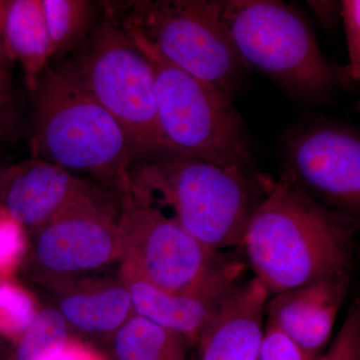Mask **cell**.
Here are the masks:
<instances>
[{
  "mask_svg": "<svg viewBox=\"0 0 360 360\" xmlns=\"http://www.w3.org/2000/svg\"><path fill=\"white\" fill-rule=\"evenodd\" d=\"M262 198L243 245L269 295L349 272L359 219L324 205L286 170L255 172Z\"/></svg>",
  "mask_w": 360,
  "mask_h": 360,
  "instance_id": "obj_1",
  "label": "cell"
},
{
  "mask_svg": "<svg viewBox=\"0 0 360 360\" xmlns=\"http://www.w3.org/2000/svg\"><path fill=\"white\" fill-rule=\"evenodd\" d=\"M30 92L32 158L89 175L118 200L129 193L134 146L72 70L46 66Z\"/></svg>",
  "mask_w": 360,
  "mask_h": 360,
  "instance_id": "obj_2",
  "label": "cell"
},
{
  "mask_svg": "<svg viewBox=\"0 0 360 360\" xmlns=\"http://www.w3.org/2000/svg\"><path fill=\"white\" fill-rule=\"evenodd\" d=\"M129 193L153 206L214 252L243 245L262 198L257 179L198 158L160 155L129 169Z\"/></svg>",
  "mask_w": 360,
  "mask_h": 360,
  "instance_id": "obj_3",
  "label": "cell"
},
{
  "mask_svg": "<svg viewBox=\"0 0 360 360\" xmlns=\"http://www.w3.org/2000/svg\"><path fill=\"white\" fill-rule=\"evenodd\" d=\"M123 30L153 68L158 125L174 155L255 176L250 139L231 94L172 65L136 32Z\"/></svg>",
  "mask_w": 360,
  "mask_h": 360,
  "instance_id": "obj_4",
  "label": "cell"
},
{
  "mask_svg": "<svg viewBox=\"0 0 360 360\" xmlns=\"http://www.w3.org/2000/svg\"><path fill=\"white\" fill-rule=\"evenodd\" d=\"M225 33L246 70L267 77L303 98L331 91L338 73L323 56L309 22L277 0H222Z\"/></svg>",
  "mask_w": 360,
  "mask_h": 360,
  "instance_id": "obj_5",
  "label": "cell"
},
{
  "mask_svg": "<svg viewBox=\"0 0 360 360\" xmlns=\"http://www.w3.org/2000/svg\"><path fill=\"white\" fill-rule=\"evenodd\" d=\"M120 11L118 25L170 63L231 94L236 89L246 68L222 25V0H139Z\"/></svg>",
  "mask_w": 360,
  "mask_h": 360,
  "instance_id": "obj_6",
  "label": "cell"
},
{
  "mask_svg": "<svg viewBox=\"0 0 360 360\" xmlns=\"http://www.w3.org/2000/svg\"><path fill=\"white\" fill-rule=\"evenodd\" d=\"M72 71L124 130L134 160L174 155L158 125L153 68L117 21L106 18L99 23L79 68Z\"/></svg>",
  "mask_w": 360,
  "mask_h": 360,
  "instance_id": "obj_7",
  "label": "cell"
},
{
  "mask_svg": "<svg viewBox=\"0 0 360 360\" xmlns=\"http://www.w3.org/2000/svg\"><path fill=\"white\" fill-rule=\"evenodd\" d=\"M120 270L169 293L200 288L229 258L200 245L153 206L131 193L120 198Z\"/></svg>",
  "mask_w": 360,
  "mask_h": 360,
  "instance_id": "obj_8",
  "label": "cell"
},
{
  "mask_svg": "<svg viewBox=\"0 0 360 360\" xmlns=\"http://www.w3.org/2000/svg\"><path fill=\"white\" fill-rule=\"evenodd\" d=\"M120 203L68 213L30 232L21 265L37 284L113 274L120 269Z\"/></svg>",
  "mask_w": 360,
  "mask_h": 360,
  "instance_id": "obj_9",
  "label": "cell"
},
{
  "mask_svg": "<svg viewBox=\"0 0 360 360\" xmlns=\"http://www.w3.org/2000/svg\"><path fill=\"white\" fill-rule=\"evenodd\" d=\"M284 170L324 205L359 214L360 141L352 130L321 125L293 135Z\"/></svg>",
  "mask_w": 360,
  "mask_h": 360,
  "instance_id": "obj_10",
  "label": "cell"
},
{
  "mask_svg": "<svg viewBox=\"0 0 360 360\" xmlns=\"http://www.w3.org/2000/svg\"><path fill=\"white\" fill-rule=\"evenodd\" d=\"M120 200L65 168L32 158L13 165L2 207L28 233L68 213Z\"/></svg>",
  "mask_w": 360,
  "mask_h": 360,
  "instance_id": "obj_11",
  "label": "cell"
},
{
  "mask_svg": "<svg viewBox=\"0 0 360 360\" xmlns=\"http://www.w3.org/2000/svg\"><path fill=\"white\" fill-rule=\"evenodd\" d=\"M243 270V262L229 258L202 285L184 293L167 292L122 270L120 274L129 290L134 314L196 345L202 331L238 285Z\"/></svg>",
  "mask_w": 360,
  "mask_h": 360,
  "instance_id": "obj_12",
  "label": "cell"
},
{
  "mask_svg": "<svg viewBox=\"0 0 360 360\" xmlns=\"http://www.w3.org/2000/svg\"><path fill=\"white\" fill-rule=\"evenodd\" d=\"M348 281L349 272H345L274 295L265 304L267 324L314 360L330 338Z\"/></svg>",
  "mask_w": 360,
  "mask_h": 360,
  "instance_id": "obj_13",
  "label": "cell"
},
{
  "mask_svg": "<svg viewBox=\"0 0 360 360\" xmlns=\"http://www.w3.org/2000/svg\"><path fill=\"white\" fill-rule=\"evenodd\" d=\"M68 328L85 335L115 333L134 314L129 290L120 274H104L39 284Z\"/></svg>",
  "mask_w": 360,
  "mask_h": 360,
  "instance_id": "obj_14",
  "label": "cell"
},
{
  "mask_svg": "<svg viewBox=\"0 0 360 360\" xmlns=\"http://www.w3.org/2000/svg\"><path fill=\"white\" fill-rule=\"evenodd\" d=\"M269 296L257 277L238 283L201 333L198 360H257Z\"/></svg>",
  "mask_w": 360,
  "mask_h": 360,
  "instance_id": "obj_15",
  "label": "cell"
},
{
  "mask_svg": "<svg viewBox=\"0 0 360 360\" xmlns=\"http://www.w3.org/2000/svg\"><path fill=\"white\" fill-rule=\"evenodd\" d=\"M2 44L7 58L20 63L32 91L51 56L41 0H6Z\"/></svg>",
  "mask_w": 360,
  "mask_h": 360,
  "instance_id": "obj_16",
  "label": "cell"
},
{
  "mask_svg": "<svg viewBox=\"0 0 360 360\" xmlns=\"http://www.w3.org/2000/svg\"><path fill=\"white\" fill-rule=\"evenodd\" d=\"M116 360H184V336L132 314L115 333Z\"/></svg>",
  "mask_w": 360,
  "mask_h": 360,
  "instance_id": "obj_17",
  "label": "cell"
},
{
  "mask_svg": "<svg viewBox=\"0 0 360 360\" xmlns=\"http://www.w3.org/2000/svg\"><path fill=\"white\" fill-rule=\"evenodd\" d=\"M51 56L75 49L82 42L94 15L86 0H41Z\"/></svg>",
  "mask_w": 360,
  "mask_h": 360,
  "instance_id": "obj_18",
  "label": "cell"
},
{
  "mask_svg": "<svg viewBox=\"0 0 360 360\" xmlns=\"http://www.w3.org/2000/svg\"><path fill=\"white\" fill-rule=\"evenodd\" d=\"M68 326L58 310L40 309L18 341L15 360H52L68 345Z\"/></svg>",
  "mask_w": 360,
  "mask_h": 360,
  "instance_id": "obj_19",
  "label": "cell"
},
{
  "mask_svg": "<svg viewBox=\"0 0 360 360\" xmlns=\"http://www.w3.org/2000/svg\"><path fill=\"white\" fill-rule=\"evenodd\" d=\"M40 309L32 296L11 277L0 278V335L18 341Z\"/></svg>",
  "mask_w": 360,
  "mask_h": 360,
  "instance_id": "obj_20",
  "label": "cell"
},
{
  "mask_svg": "<svg viewBox=\"0 0 360 360\" xmlns=\"http://www.w3.org/2000/svg\"><path fill=\"white\" fill-rule=\"evenodd\" d=\"M11 63L4 52L0 56V153L15 141L20 129V108L14 91Z\"/></svg>",
  "mask_w": 360,
  "mask_h": 360,
  "instance_id": "obj_21",
  "label": "cell"
},
{
  "mask_svg": "<svg viewBox=\"0 0 360 360\" xmlns=\"http://www.w3.org/2000/svg\"><path fill=\"white\" fill-rule=\"evenodd\" d=\"M26 250V231L2 207L0 210V278L13 276L22 264Z\"/></svg>",
  "mask_w": 360,
  "mask_h": 360,
  "instance_id": "obj_22",
  "label": "cell"
},
{
  "mask_svg": "<svg viewBox=\"0 0 360 360\" xmlns=\"http://www.w3.org/2000/svg\"><path fill=\"white\" fill-rule=\"evenodd\" d=\"M314 360H360V310L354 304L326 354Z\"/></svg>",
  "mask_w": 360,
  "mask_h": 360,
  "instance_id": "obj_23",
  "label": "cell"
},
{
  "mask_svg": "<svg viewBox=\"0 0 360 360\" xmlns=\"http://www.w3.org/2000/svg\"><path fill=\"white\" fill-rule=\"evenodd\" d=\"M340 15L345 26L348 54L347 77L354 82L360 79V1L342 0Z\"/></svg>",
  "mask_w": 360,
  "mask_h": 360,
  "instance_id": "obj_24",
  "label": "cell"
},
{
  "mask_svg": "<svg viewBox=\"0 0 360 360\" xmlns=\"http://www.w3.org/2000/svg\"><path fill=\"white\" fill-rule=\"evenodd\" d=\"M257 360H309L284 333L267 324Z\"/></svg>",
  "mask_w": 360,
  "mask_h": 360,
  "instance_id": "obj_25",
  "label": "cell"
},
{
  "mask_svg": "<svg viewBox=\"0 0 360 360\" xmlns=\"http://www.w3.org/2000/svg\"><path fill=\"white\" fill-rule=\"evenodd\" d=\"M309 6L322 25L335 22L336 14L340 13V4L335 1H309Z\"/></svg>",
  "mask_w": 360,
  "mask_h": 360,
  "instance_id": "obj_26",
  "label": "cell"
},
{
  "mask_svg": "<svg viewBox=\"0 0 360 360\" xmlns=\"http://www.w3.org/2000/svg\"><path fill=\"white\" fill-rule=\"evenodd\" d=\"M13 167V163L4 158V153H0V210L2 208L4 191H6L7 180H8Z\"/></svg>",
  "mask_w": 360,
  "mask_h": 360,
  "instance_id": "obj_27",
  "label": "cell"
},
{
  "mask_svg": "<svg viewBox=\"0 0 360 360\" xmlns=\"http://www.w3.org/2000/svg\"><path fill=\"white\" fill-rule=\"evenodd\" d=\"M52 360H92V359L84 350L75 347H68L66 345L63 352Z\"/></svg>",
  "mask_w": 360,
  "mask_h": 360,
  "instance_id": "obj_28",
  "label": "cell"
},
{
  "mask_svg": "<svg viewBox=\"0 0 360 360\" xmlns=\"http://www.w3.org/2000/svg\"><path fill=\"white\" fill-rule=\"evenodd\" d=\"M4 11H6V1L0 0V56L4 53V44H2V32H4Z\"/></svg>",
  "mask_w": 360,
  "mask_h": 360,
  "instance_id": "obj_29",
  "label": "cell"
},
{
  "mask_svg": "<svg viewBox=\"0 0 360 360\" xmlns=\"http://www.w3.org/2000/svg\"><path fill=\"white\" fill-rule=\"evenodd\" d=\"M2 340H4V338H2L1 335H0V349H1L2 347Z\"/></svg>",
  "mask_w": 360,
  "mask_h": 360,
  "instance_id": "obj_30",
  "label": "cell"
}]
</instances>
